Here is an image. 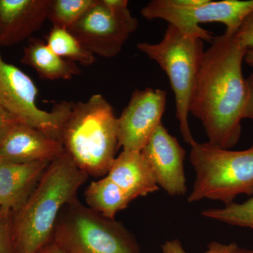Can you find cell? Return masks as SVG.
<instances>
[{"mask_svg": "<svg viewBox=\"0 0 253 253\" xmlns=\"http://www.w3.org/2000/svg\"><path fill=\"white\" fill-rule=\"evenodd\" d=\"M247 49L234 35L214 37L204 57L189 113L204 126L208 142L231 149L239 142L248 96L243 61Z\"/></svg>", "mask_w": 253, "mask_h": 253, "instance_id": "1", "label": "cell"}, {"mask_svg": "<svg viewBox=\"0 0 253 253\" xmlns=\"http://www.w3.org/2000/svg\"><path fill=\"white\" fill-rule=\"evenodd\" d=\"M87 178L65 151L49 163L11 221L16 253H39L49 244L61 210L78 199Z\"/></svg>", "mask_w": 253, "mask_h": 253, "instance_id": "2", "label": "cell"}, {"mask_svg": "<svg viewBox=\"0 0 253 253\" xmlns=\"http://www.w3.org/2000/svg\"><path fill=\"white\" fill-rule=\"evenodd\" d=\"M61 142L81 170L99 177L109 172L119 146L118 118L102 95L73 103L63 124Z\"/></svg>", "mask_w": 253, "mask_h": 253, "instance_id": "3", "label": "cell"}, {"mask_svg": "<svg viewBox=\"0 0 253 253\" xmlns=\"http://www.w3.org/2000/svg\"><path fill=\"white\" fill-rule=\"evenodd\" d=\"M190 161L196 172L189 203L211 199L232 204L241 194L253 195V143L241 151L221 149L211 143L196 141L191 146Z\"/></svg>", "mask_w": 253, "mask_h": 253, "instance_id": "4", "label": "cell"}, {"mask_svg": "<svg viewBox=\"0 0 253 253\" xmlns=\"http://www.w3.org/2000/svg\"><path fill=\"white\" fill-rule=\"evenodd\" d=\"M136 47L167 74L174 92L181 135L192 146L196 141L189 128V106L206 51L204 41L186 36L168 25L162 41L156 44L139 42Z\"/></svg>", "mask_w": 253, "mask_h": 253, "instance_id": "5", "label": "cell"}, {"mask_svg": "<svg viewBox=\"0 0 253 253\" xmlns=\"http://www.w3.org/2000/svg\"><path fill=\"white\" fill-rule=\"evenodd\" d=\"M51 241L63 253H140L134 236L122 224L78 199L61 210Z\"/></svg>", "mask_w": 253, "mask_h": 253, "instance_id": "6", "label": "cell"}, {"mask_svg": "<svg viewBox=\"0 0 253 253\" xmlns=\"http://www.w3.org/2000/svg\"><path fill=\"white\" fill-rule=\"evenodd\" d=\"M253 11V0H152L141 9L146 19H161L192 38L211 43L214 37L201 23H221L234 35Z\"/></svg>", "mask_w": 253, "mask_h": 253, "instance_id": "7", "label": "cell"}, {"mask_svg": "<svg viewBox=\"0 0 253 253\" xmlns=\"http://www.w3.org/2000/svg\"><path fill=\"white\" fill-rule=\"evenodd\" d=\"M38 94L31 78L14 65L4 61L0 52V106L19 122L61 141L63 124L73 103L63 101L51 111H44L37 106Z\"/></svg>", "mask_w": 253, "mask_h": 253, "instance_id": "8", "label": "cell"}, {"mask_svg": "<svg viewBox=\"0 0 253 253\" xmlns=\"http://www.w3.org/2000/svg\"><path fill=\"white\" fill-rule=\"evenodd\" d=\"M128 4L126 0H96L68 30L94 56L115 57L137 29L138 20Z\"/></svg>", "mask_w": 253, "mask_h": 253, "instance_id": "9", "label": "cell"}, {"mask_svg": "<svg viewBox=\"0 0 253 253\" xmlns=\"http://www.w3.org/2000/svg\"><path fill=\"white\" fill-rule=\"evenodd\" d=\"M167 101L166 91L152 87L136 89L118 118V136L123 151H141L162 123Z\"/></svg>", "mask_w": 253, "mask_h": 253, "instance_id": "10", "label": "cell"}, {"mask_svg": "<svg viewBox=\"0 0 253 253\" xmlns=\"http://www.w3.org/2000/svg\"><path fill=\"white\" fill-rule=\"evenodd\" d=\"M141 152L152 169L159 188H162L169 196L186 194L185 150L163 123L156 128Z\"/></svg>", "mask_w": 253, "mask_h": 253, "instance_id": "11", "label": "cell"}, {"mask_svg": "<svg viewBox=\"0 0 253 253\" xmlns=\"http://www.w3.org/2000/svg\"><path fill=\"white\" fill-rule=\"evenodd\" d=\"M63 152L61 141L21 122L15 123L0 138V157L15 163L51 162Z\"/></svg>", "mask_w": 253, "mask_h": 253, "instance_id": "12", "label": "cell"}, {"mask_svg": "<svg viewBox=\"0 0 253 253\" xmlns=\"http://www.w3.org/2000/svg\"><path fill=\"white\" fill-rule=\"evenodd\" d=\"M51 0H0V46L15 45L39 31Z\"/></svg>", "mask_w": 253, "mask_h": 253, "instance_id": "13", "label": "cell"}, {"mask_svg": "<svg viewBox=\"0 0 253 253\" xmlns=\"http://www.w3.org/2000/svg\"><path fill=\"white\" fill-rule=\"evenodd\" d=\"M49 161L19 163L0 157V209L16 212L41 180Z\"/></svg>", "mask_w": 253, "mask_h": 253, "instance_id": "14", "label": "cell"}, {"mask_svg": "<svg viewBox=\"0 0 253 253\" xmlns=\"http://www.w3.org/2000/svg\"><path fill=\"white\" fill-rule=\"evenodd\" d=\"M106 176L132 200L160 189L141 151H123L115 158Z\"/></svg>", "mask_w": 253, "mask_h": 253, "instance_id": "15", "label": "cell"}, {"mask_svg": "<svg viewBox=\"0 0 253 253\" xmlns=\"http://www.w3.org/2000/svg\"><path fill=\"white\" fill-rule=\"evenodd\" d=\"M21 63L34 69L42 79L49 81L71 80L81 73L77 63L58 56L46 42L35 38L25 46Z\"/></svg>", "mask_w": 253, "mask_h": 253, "instance_id": "16", "label": "cell"}, {"mask_svg": "<svg viewBox=\"0 0 253 253\" xmlns=\"http://www.w3.org/2000/svg\"><path fill=\"white\" fill-rule=\"evenodd\" d=\"M84 197L88 207L104 217L114 219L120 211L126 209L132 199L121 187L106 176L91 181Z\"/></svg>", "mask_w": 253, "mask_h": 253, "instance_id": "17", "label": "cell"}, {"mask_svg": "<svg viewBox=\"0 0 253 253\" xmlns=\"http://www.w3.org/2000/svg\"><path fill=\"white\" fill-rule=\"evenodd\" d=\"M46 44L58 56L77 64L89 66L96 60L94 55L66 28H52L46 36Z\"/></svg>", "mask_w": 253, "mask_h": 253, "instance_id": "18", "label": "cell"}, {"mask_svg": "<svg viewBox=\"0 0 253 253\" xmlns=\"http://www.w3.org/2000/svg\"><path fill=\"white\" fill-rule=\"evenodd\" d=\"M96 2V0H51L48 20L53 28L69 29Z\"/></svg>", "mask_w": 253, "mask_h": 253, "instance_id": "19", "label": "cell"}, {"mask_svg": "<svg viewBox=\"0 0 253 253\" xmlns=\"http://www.w3.org/2000/svg\"><path fill=\"white\" fill-rule=\"evenodd\" d=\"M202 215L229 225L253 229V195L242 204L234 202L224 208L205 210Z\"/></svg>", "mask_w": 253, "mask_h": 253, "instance_id": "20", "label": "cell"}, {"mask_svg": "<svg viewBox=\"0 0 253 253\" xmlns=\"http://www.w3.org/2000/svg\"><path fill=\"white\" fill-rule=\"evenodd\" d=\"M239 246L235 243L229 244H221L212 241L208 246V249L204 253H236ZM163 253H189L186 252L178 239L169 240L161 246Z\"/></svg>", "mask_w": 253, "mask_h": 253, "instance_id": "21", "label": "cell"}, {"mask_svg": "<svg viewBox=\"0 0 253 253\" xmlns=\"http://www.w3.org/2000/svg\"><path fill=\"white\" fill-rule=\"evenodd\" d=\"M9 216L0 209V253H16Z\"/></svg>", "mask_w": 253, "mask_h": 253, "instance_id": "22", "label": "cell"}, {"mask_svg": "<svg viewBox=\"0 0 253 253\" xmlns=\"http://www.w3.org/2000/svg\"><path fill=\"white\" fill-rule=\"evenodd\" d=\"M234 36L245 49L253 48V11L245 18L241 27Z\"/></svg>", "mask_w": 253, "mask_h": 253, "instance_id": "23", "label": "cell"}, {"mask_svg": "<svg viewBox=\"0 0 253 253\" xmlns=\"http://www.w3.org/2000/svg\"><path fill=\"white\" fill-rule=\"evenodd\" d=\"M248 85V96L245 106L244 118L253 120V73L246 78Z\"/></svg>", "mask_w": 253, "mask_h": 253, "instance_id": "24", "label": "cell"}, {"mask_svg": "<svg viewBox=\"0 0 253 253\" xmlns=\"http://www.w3.org/2000/svg\"><path fill=\"white\" fill-rule=\"evenodd\" d=\"M19 122L14 116L0 106V138L15 123Z\"/></svg>", "mask_w": 253, "mask_h": 253, "instance_id": "25", "label": "cell"}, {"mask_svg": "<svg viewBox=\"0 0 253 253\" xmlns=\"http://www.w3.org/2000/svg\"><path fill=\"white\" fill-rule=\"evenodd\" d=\"M39 253H63L61 249L52 241L46 244Z\"/></svg>", "mask_w": 253, "mask_h": 253, "instance_id": "26", "label": "cell"}, {"mask_svg": "<svg viewBox=\"0 0 253 253\" xmlns=\"http://www.w3.org/2000/svg\"><path fill=\"white\" fill-rule=\"evenodd\" d=\"M244 61L250 66L253 67V48L248 49L245 55Z\"/></svg>", "mask_w": 253, "mask_h": 253, "instance_id": "27", "label": "cell"}, {"mask_svg": "<svg viewBox=\"0 0 253 253\" xmlns=\"http://www.w3.org/2000/svg\"><path fill=\"white\" fill-rule=\"evenodd\" d=\"M236 253H253V250H247L239 248Z\"/></svg>", "mask_w": 253, "mask_h": 253, "instance_id": "28", "label": "cell"}, {"mask_svg": "<svg viewBox=\"0 0 253 253\" xmlns=\"http://www.w3.org/2000/svg\"><path fill=\"white\" fill-rule=\"evenodd\" d=\"M0 206H1V204H0Z\"/></svg>", "mask_w": 253, "mask_h": 253, "instance_id": "29", "label": "cell"}]
</instances>
